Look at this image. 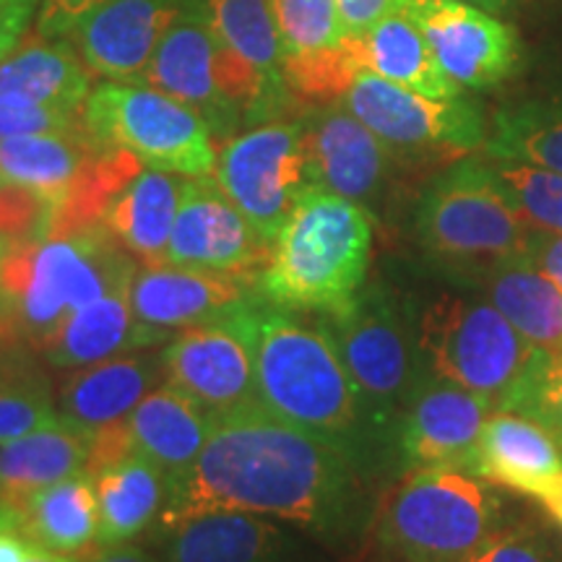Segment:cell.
Listing matches in <instances>:
<instances>
[{"label":"cell","instance_id":"1","mask_svg":"<svg viewBox=\"0 0 562 562\" xmlns=\"http://www.w3.org/2000/svg\"><path fill=\"white\" fill-rule=\"evenodd\" d=\"M351 490L341 442L300 430L261 404L220 414L188 472L170 482L167 531L203 513L240 510L297 524H331Z\"/></svg>","mask_w":562,"mask_h":562},{"label":"cell","instance_id":"2","mask_svg":"<svg viewBox=\"0 0 562 562\" xmlns=\"http://www.w3.org/2000/svg\"><path fill=\"white\" fill-rule=\"evenodd\" d=\"M138 263L102 222L3 243L0 339L45 351L89 302L131 284Z\"/></svg>","mask_w":562,"mask_h":562},{"label":"cell","instance_id":"3","mask_svg":"<svg viewBox=\"0 0 562 562\" xmlns=\"http://www.w3.org/2000/svg\"><path fill=\"white\" fill-rule=\"evenodd\" d=\"M248 344L258 402L300 430L339 442L360 425V404L339 351L318 323L252 294L227 315Z\"/></svg>","mask_w":562,"mask_h":562},{"label":"cell","instance_id":"4","mask_svg":"<svg viewBox=\"0 0 562 562\" xmlns=\"http://www.w3.org/2000/svg\"><path fill=\"white\" fill-rule=\"evenodd\" d=\"M370 250V211L336 193L307 188L273 240L258 292L284 311L334 313L362 290Z\"/></svg>","mask_w":562,"mask_h":562},{"label":"cell","instance_id":"5","mask_svg":"<svg viewBox=\"0 0 562 562\" xmlns=\"http://www.w3.org/2000/svg\"><path fill=\"white\" fill-rule=\"evenodd\" d=\"M414 227L435 263L476 279L526 256L533 235L503 195L490 161L482 159H459L430 180Z\"/></svg>","mask_w":562,"mask_h":562},{"label":"cell","instance_id":"6","mask_svg":"<svg viewBox=\"0 0 562 562\" xmlns=\"http://www.w3.org/2000/svg\"><path fill=\"white\" fill-rule=\"evenodd\" d=\"M427 370L480 396L492 412H513L547 351L513 328L490 300L442 294L419 321Z\"/></svg>","mask_w":562,"mask_h":562},{"label":"cell","instance_id":"7","mask_svg":"<svg viewBox=\"0 0 562 562\" xmlns=\"http://www.w3.org/2000/svg\"><path fill=\"white\" fill-rule=\"evenodd\" d=\"M501 503L480 476L422 469L383 503L375 533L393 562H469L501 529Z\"/></svg>","mask_w":562,"mask_h":562},{"label":"cell","instance_id":"8","mask_svg":"<svg viewBox=\"0 0 562 562\" xmlns=\"http://www.w3.org/2000/svg\"><path fill=\"white\" fill-rule=\"evenodd\" d=\"M321 331L339 351L349 381L355 385L360 419L385 430L398 425L427 375L419 339H414L409 318L381 284L364 286L357 297L334 313H323Z\"/></svg>","mask_w":562,"mask_h":562},{"label":"cell","instance_id":"9","mask_svg":"<svg viewBox=\"0 0 562 562\" xmlns=\"http://www.w3.org/2000/svg\"><path fill=\"white\" fill-rule=\"evenodd\" d=\"M83 128L144 167L182 178L214 175L216 140L199 112L138 81H100L81 110Z\"/></svg>","mask_w":562,"mask_h":562},{"label":"cell","instance_id":"10","mask_svg":"<svg viewBox=\"0 0 562 562\" xmlns=\"http://www.w3.org/2000/svg\"><path fill=\"white\" fill-rule=\"evenodd\" d=\"M339 102L396 159H459L487 140V123L476 102L463 94L456 100H430L364 68Z\"/></svg>","mask_w":562,"mask_h":562},{"label":"cell","instance_id":"11","mask_svg":"<svg viewBox=\"0 0 562 562\" xmlns=\"http://www.w3.org/2000/svg\"><path fill=\"white\" fill-rule=\"evenodd\" d=\"M214 178L258 235L273 245L294 203L311 188L300 117L252 125L224 140Z\"/></svg>","mask_w":562,"mask_h":562},{"label":"cell","instance_id":"12","mask_svg":"<svg viewBox=\"0 0 562 562\" xmlns=\"http://www.w3.org/2000/svg\"><path fill=\"white\" fill-rule=\"evenodd\" d=\"M209 16L224 89L240 104L245 125L281 121L294 91L269 0H209Z\"/></svg>","mask_w":562,"mask_h":562},{"label":"cell","instance_id":"13","mask_svg":"<svg viewBox=\"0 0 562 562\" xmlns=\"http://www.w3.org/2000/svg\"><path fill=\"white\" fill-rule=\"evenodd\" d=\"M138 83H146L199 112L216 144L237 136L245 125L240 104L224 89L209 0L182 3Z\"/></svg>","mask_w":562,"mask_h":562},{"label":"cell","instance_id":"14","mask_svg":"<svg viewBox=\"0 0 562 562\" xmlns=\"http://www.w3.org/2000/svg\"><path fill=\"white\" fill-rule=\"evenodd\" d=\"M271 250L214 175L186 178L165 263L258 279Z\"/></svg>","mask_w":562,"mask_h":562},{"label":"cell","instance_id":"15","mask_svg":"<svg viewBox=\"0 0 562 562\" xmlns=\"http://www.w3.org/2000/svg\"><path fill=\"white\" fill-rule=\"evenodd\" d=\"M300 123L311 188L341 195L362 209L375 206L391 182L396 154L339 100L315 104Z\"/></svg>","mask_w":562,"mask_h":562},{"label":"cell","instance_id":"16","mask_svg":"<svg viewBox=\"0 0 562 562\" xmlns=\"http://www.w3.org/2000/svg\"><path fill=\"white\" fill-rule=\"evenodd\" d=\"M404 5L461 89H492L516 70V32L492 13L463 0H404Z\"/></svg>","mask_w":562,"mask_h":562},{"label":"cell","instance_id":"17","mask_svg":"<svg viewBox=\"0 0 562 562\" xmlns=\"http://www.w3.org/2000/svg\"><path fill=\"white\" fill-rule=\"evenodd\" d=\"M161 360L165 383L214 417L261 404L250 349L227 318L182 328L161 349Z\"/></svg>","mask_w":562,"mask_h":562},{"label":"cell","instance_id":"18","mask_svg":"<svg viewBox=\"0 0 562 562\" xmlns=\"http://www.w3.org/2000/svg\"><path fill=\"white\" fill-rule=\"evenodd\" d=\"M490 414L495 412L480 396L427 370L398 419L404 463L414 472L459 469L472 474L476 446Z\"/></svg>","mask_w":562,"mask_h":562},{"label":"cell","instance_id":"19","mask_svg":"<svg viewBox=\"0 0 562 562\" xmlns=\"http://www.w3.org/2000/svg\"><path fill=\"white\" fill-rule=\"evenodd\" d=\"M252 281L258 279L170 263L144 266L131 281L133 318L165 341L175 328L227 318L252 297Z\"/></svg>","mask_w":562,"mask_h":562},{"label":"cell","instance_id":"20","mask_svg":"<svg viewBox=\"0 0 562 562\" xmlns=\"http://www.w3.org/2000/svg\"><path fill=\"white\" fill-rule=\"evenodd\" d=\"M186 0H108L70 34L100 81H140Z\"/></svg>","mask_w":562,"mask_h":562},{"label":"cell","instance_id":"21","mask_svg":"<svg viewBox=\"0 0 562 562\" xmlns=\"http://www.w3.org/2000/svg\"><path fill=\"white\" fill-rule=\"evenodd\" d=\"M89 68L66 37L32 32L9 58L0 60V104L60 110L81 115L91 94Z\"/></svg>","mask_w":562,"mask_h":562},{"label":"cell","instance_id":"22","mask_svg":"<svg viewBox=\"0 0 562 562\" xmlns=\"http://www.w3.org/2000/svg\"><path fill=\"white\" fill-rule=\"evenodd\" d=\"M165 381L161 355L131 351L112 360L87 364L63 383L60 417L94 435L102 427L128 419V414Z\"/></svg>","mask_w":562,"mask_h":562},{"label":"cell","instance_id":"23","mask_svg":"<svg viewBox=\"0 0 562 562\" xmlns=\"http://www.w3.org/2000/svg\"><path fill=\"white\" fill-rule=\"evenodd\" d=\"M355 42L364 70L419 91L430 100H456L463 94L435 58L430 42L406 11L404 0H393L391 9L368 32L357 34Z\"/></svg>","mask_w":562,"mask_h":562},{"label":"cell","instance_id":"24","mask_svg":"<svg viewBox=\"0 0 562 562\" xmlns=\"http://www.w3.org/2000/svg\"><path fill=\"white\" fill-rule=\"evenodd\" d=\"M125 422L133 453L154 463L172 482L201 456L214 414L165 383L154 389Z\"/></svg>","mask_w":562,"mask_h":562},{"label":"cell","instance_id":"25","mask_svg":"<svg viewBox=\"0 0 562 562\" xmlns=\"http://www.w3.org/2000/svg\"><path fill=\"white\" fill-rule=\"evenodd\" d=\"M186 178L140 167V172L112 195L102 224L144 266L165 263Z\"/></svg>","mask_w":562,"mask_h":562},{"label":"cell","instance_id":"26","mask_svg":"<svg viewBox=\"0 0 562 562\" xmlns=\"http://www.w3.org/2000/svg\"><path fill=\"white\" fill-rule=\"evenodd\" d=\"M91 435L68 419H58L0 446V497L16 510L32 492L87 472Z\"/></svg>","mask_w":562,"mask_h":562},{"label":"cell","instance_id":"27","mask_svg":"<svg viewBox=\"0 0 562 562\" xmlns=\"http://www.w3.org/2000/svg\"><path fill=\"white\" fill-rule=\"evenodd\" d=\"M154 344H159V339L133 318L131 284H123L70 315V321L45 349V357L55 368L74 370L131 355Z\"/></svg>","mask_w":562,"mask_h":562},{"label":"cell","instance_id":"28","mask_svg":"<svg viewBox=\"0 0 562 562\" xmlns=\"http://www.w3.org/2000/svg\"><path fill=\"white\" fill-rule=\"evenodd\" d=\"M562 472V446L542 425L513 412L490 414L472 474L484 482L529 492L531 484Z\"/></svg>","mask_w":562,"mask_h":562},{"label":"cell","instance_id":"29","mask_svg":"<svg viewBox=\"0 0 562 562\" xmlns=\"http://www.w3.org/2000/svg\"><path fill=\"white\" fill-rule=\"evenodd\" d=\"M13 516L26 542L60 554L87 550L100 533L97 490L87 472L32 492Z\"/></svg>","mask_w":562,"mask_h":562},{"label":"cell","instance_id":"30","mask_svg":"<svg viewBox=\"0 0 562 562\" xmlns=\"http://www.w3.org/2000/svg\"><path fill=\"white\" fill-rule=\"evenodd\" d=\"M281 547L284 537L266 518L216 510L172 529L167 562H279Z\"/></svg>","mask_w":562,"mask_h":562},{"label":"cell","instance_id":"31","mask_svg":"<svg viewBox=\"0 0 562 562\" xmlns=\"http://www.w3.org/2000/svg\"><path fill=\"white\" fill-rule=\"evenodd\" d=\"M100 508V533L97 544H128L161 516L170 492V480L154 463L140 456L112 463L91 476Z\"/></svg>","mask_w":562,"mask_h":562},{"label":"cell","instance_id":"32","mask_svg":"<svg viewBox=\"0 0 562 562\" xmlns=\"http://www.w3.org/2000/svg\"><path fill=\"white\" fill-rule=\"evenodd\" d=\"M482 281L487 300L526 341L547 355H562V290L542 269L518 256Z\"/></svg>","mask_w":562,"mask_h":562},{"label":"cell","instance_id":"33","mask_svg":"<svg viewBox=\"0 0 562 562\" xmlns=\"http://www.w3.org/2000/svg\"><path fill=\"white\" fill-rule=\"evenodd\" d=\"M490 159L521 161L562 175V108L524 102L503 108L484 140Z\"/></svg>","mask_w":562,"mask_h":562},{"label":"cell","instance_id":"34","mask_svg":"<svg viewBox=\"0 0 562 562\" xmlns=\"http://www.w3.org/2000/svg\"><path fill=\"white\" fill-rule=\"evenodd\" d=\"M60 419L47 378L26 357L0 355V446Z\"/></svg>","mask_w":562,"mask_h":562},{"label":"cell","instance_id":"35","mask_svg":"<svg viewBox=\"0 0 562 562\" xmlns=\"http://www.w3.org/2000/svg\"><path fill=\"white\" fill-rule=\"evenodd\" d=\"M284 63L334 53L349 37L339 0H269Z\"/></svg>","mask_w":562,"mask_h":562},{"label":"cell","instance_id":"36","mask_svg":"<svg viewBox=\"0 0 562 562\" xmlns=\"http://www.w3.org/2000/svg\"><path fill=\"white\" fill-rule=\"evenodd\" d=\"M513 211L533 235H562V175L521 161L487 159Z\"/></svg>","mask_w":562,"mask_h":562},{"label":"cell","instance_id":"37","mask_svg":"<svg viewBox=\"0 0 562 562\" xmlns=\"http://www.w3.org/2000/svg\"><path fill=\"white\" fill-rule=\"evenodd\" d=\"M513 414L542 425L562 446V355H544L518 396Z\"/></svg>","mask_w":562,"mask_h":562},{"label":"cell","instance_id":"38","mask_svg":"<svg viewBox=\"0 0 562 562\" xmlns=\"http://www.w3.org/2000/svg\"><path fill=\"white\" fill-rule=\"evenodd\" d=\"M79 125L81 115H76V112L0 104V138L26 136V133H58L79 128Z\"/></svg>","mask_w":562,"mask_h":562},{"label":"cell","instance_id":"39","mask_svg":"<svg viewBox=\"0 0 562 562\" xmlns=\"http://www.w3.org/2000/svg\"><path fill=\"white\" fill-rule=\"evenodd\" d=\"M469 562H554L550 547L526 531H497Z\"/></svg>","mask_w":562,"mask_h":562},{"label":"cell","instance_id":"40","mask_svg":"<svg viewBox=\"0 0 562 562\" xmlns=\"http://www.w3.org/2000/svg\"><path fill=\"white\" fill-rule=\"evenodd\" d=\"M108 0H42L34 32L42 37H70L81 26V21L97 11Z\"/></svg>","mask_w":562,"mask_h":562},{"label":"cell","instance_id":"41","mask_svg":"<svg viewBox=\"0 0 562 562\" xmlns=\"http://www.w3.org/2000/svg\"><path fill=\"white\" fill-rule=\"evenodd\" d=\"M42 0H0V60L9 58L37 24Z\"/></svg>","mask_w":562,"mask_h":562},{"label":"cell","instance_id":"42","mask_svg":"<svg viewBox=\"0 0 562 562\" xmlns=\"http://www.w3.org/2000/svg\"><path fill=\"white\" fill-rule=\"evenodd\" d=\"M526 258L562 290V235H531Z\"/></svg>","mask_w":562,"mask_h":562},{"label":"cell","instance_id":"43","mask_svg":"<svg viewBox=\"0 0 562 562\" xmlns=\"http://www.w3.org/2000/svg\"><path fill=\"white\" fill-rule=\"evenodd\" d=\"M393 0H339L344 24H347L349 37L368 32L385 11L391 9Z\"/></svg>","mask_w":562,"mask_h":562},{"label":"cell","instance_id":"44","mask_svg":"<svg viewBox=\"0 0 562 562\" xmlns=\"http://www.w3.org/2000/svg\"><path fill=\"white\" fill-rule=\"evenodd\" d=\"M526 495L537 497V501L544 505V510L550 513L554 521L562 526V472L554 476H547V480H539L537 484H531Z\"/></svg>","mask_w":562,"mask_h":562},{"label":"cell","instance_id":"45","mask_svg":"<svg viewBox=\"0 0 562 562\" xmlns=\"http://www.w3.org/2000/svg\"><path fill=\"white\" fill-rule=\"evenodd\" d=\"M89 562H157L149 552H144L140 547L131 544H112L102 547V552H97Z\"/></svg>","mask_w":562,"mask_h":562},{"label":"cell","instance_id":"46","mask_svg":"<svg viewBox=\"0 0 562 562\" xmlns=\"http://www.w3.org/2000/svg\"><path fill=\"white\" fill-rule=\"evenodd\" d=\"M30 542L19 531H0V562H26Z\"/></svg>","mask_w":562,"mask_h":562},{"label":"cell","instance_id":"47","mask_svg":"<svg viewBox=\"0 0 562 562\" xmlns=\"http://www.w3.org/2000/svg\"><path fill=\"white\" fill-rule=\"evenodd\" d=\"M26 562H76V560H70L68 554L42 550V547L30 544V554H26Z\"/></svg>","mask_w":562,"mask_h":562},{"label":"cell","instance_id":"48","mask_svg":"<svg viewBox=\"0 0 562 562\" xmlns=\"http://www.w3.org/2000/svg\"><path fill=\"white\" fill-rule=\"evenodd\" d=\"M463 3L476 5V9H482V11H487V13H497V11H503L505 5L510 3V0H463Z\"/></svg>","mask_w":562,"mask_h":562},{"label":"cell","instance_id":"49","mask_svg":"<svg viewBox=\"0 0 562 562\" xmlns=\"http://www.w3.org/2000/svg\"><path fill=\"white\" fill-rule=\"evenodd\" d=\"M9 529L16 531V516H13V510L3 503V497H0V531H9Z\"/></svg>","mask_w":562,"mask_h":562},{"label":"cell","instance_id":"50","mask_svg":"<svg viewBox=\"0 0 562 562\" xmlns=\"http://www.w3.org/2000/svg\"><path fill=\"white\" fill-rule=\"evenodd\" d=\"M0 256H3V240H0Z\"/></svg>","mask_w":562,"mask_h":562},{"label":"cell","instance_id":"51","mask_svg":"<svg viewBox=\"0 0 562 562\" xmlns=\"http://www.w3.org/2000/svg\"><path fill=\"white\" fill-rule=\"evenodd\" d=\"M0 188H3V180H0Z\"/></svg>","mask_w":562,"mask_h":562}]
</instances>
